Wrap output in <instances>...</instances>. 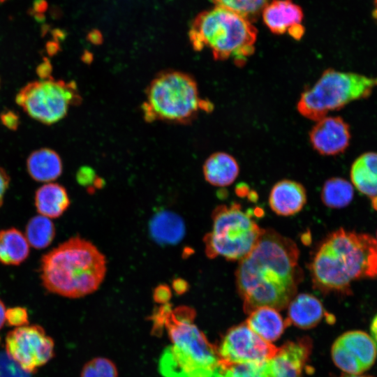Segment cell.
Listing matches in <instances>:
<instances>
[{
	"mask_svg": "<svg viewBox=\"0 0 377 377\" xmlns=\"http://www.w3.org/2000/svg\"><path fill=\"white\" fill-rule=\"evenodd\" d=\"M205 180L214 186L225 187L232 184L239 173L236 159L230 154L218 151L211 154L202 166Z\"/></svg>",
	"mask_w": 377,
	"mask_h": 377,
	"instance_id": "obj_16",
	"label": "cell"
},
{
	"mask_svg": "<svg viewBox=\"0 0 377 377\" xmlns=\"http://www.w3.org/2000/svg\"><path fill=\"white\" fill-rule=\"evenodd\" d=\"M354 195L353 186L341 177H332L325 181L321 191V200L325 205L341 209L348 205Z\"/></svg>",
	"mask_w": 377,
	"mask_h": 377,
	"instance_id": "obj_23",
	"label": "cell"
},
{
	"mask_svg": "<svg viewBox=\"0 0 377 377\" xmlns=\"http://www.w3.org/2000/svg\"><path fill=\"white\" fill-rule=\"evenodd\" d=\"M170 345L158 362L163 377H214L219 367L216 348L193 323L195 311L187 306L164 311Z\"/></svg>",
	"mask_w": 377,
	"mask_h": 377,
	"instance_id": "obj_4",
	"label": "cell"
},
{
	"mask_svg": "<svg viewBox=\"0 0 377 377\" xmlns=\"http://www.w3.org/2000/svg\"><path fill=\"white\" fill-rule=\"evenodd\" d=\"M106 270V259L99 249L91 242L75 236L42 257L40 276L49 292L80 298L98 289Z\"/></svg>",
	"mask_w": 377,
	"mask_h": 377,
	"instance_id": "obj_3",
	"label": "cell"
},
{
	"mask_svg": "<svg viewBox=\"0 0 377 377\" xmlns=\"http://www.w3.org/2000/svg\"><path fill=\"white\" fill-rule=\"evenodd\" d=\"M214 377H268L265 362L260 364L219 365Z\"/></svg>",
	"mask_w": 377,
	"mask_h": 377,
	"instance_id": "obj_26",
	"label": "cell"
},
{
	"mask_svg": "<svg viewBox=\"0 0 377 377\" xmlns=\"http://www.w3.org/2000/svg\"><path fill=\"white\" fill-rule=\"evenodd\" d=\"M7 355L24 372L33 373L54 356V341L37 325L15 327L6 337Z\"/></svg>",
	"mask_w": 377,
	"mask_h": 377,
	"instance_id": "obj_9",
	"label": "cell"
},
{
	"mask_svg": "<svg viewBox=\"0 0 377 377\" xmlns=\"http://www.w3.org/2000/svg\"><path fill=\"white\" fill-rule=\"evenodd\" d=\"M263 19L271 32L281 35L302 24L303 11L292 0H272L263 8Z\"/></svg>",
	"mask_w": 377,
	"mask_h": 377,
	"instance_id": "obj_14",
	"label": "cell"
},
{
	"mask_svg": "<svg viewBox=\"0 0 377 377\" xmlns=\"http://www.w3.org/2000/svg\"><path fill=\"white\" fill-rule=\"evenodd\" d=\"M374 16L377 20V0H374Z\"/></svg>",
	"mask_w": 377,
	"mask_h": 377,
	"instance_id": "obj_38",
	"label": "cell"
},
{
	"mask_svg": "<svg viewBox=\"0 0 377 377\" xmlns=\"http://www.w3.org/2000/svg\"><path fill=\"white\" fill-rule=\"evenodd\" d=\"M371 200H372L371 203H372V206L374 209L377 210V196L374 198H371Z\"/></svg>",
	"mask_w": 377,
	"mask_h": 377,
	"instance_id": "obj_37",
	"label": "cell"
},
{
	"mask_svg": "<svg viewBox=\"0 0 377 377\" xmlns=\"http://www.w3.org/2000/svg\"><path fill=\"white\" fill-rule=\"evenodd\" d=\"M30 245L20 230L10 228L0 230V263L18 265L29 256Z\"/></svg>",
	"mask_w": 377,
	"mask_h": 377,
	"instance_id": "obj_21",
	"label": "cell"
},
{
	"mask_svg": "<svg viewBox=\"0 0 377 377\" xmlns=\"http://www.w3.org/2000/svg\"><path fill=\"white\" fill-rule=\"evenodd\" d=\"M170 293V292L168 287L161 286L156 288L154 297L157 302H164L168 299Z\"/></svg>",
	"mask_w": 377,
	"mask_h": 377,
	"instance_id": "obj_32",
	"label": "cell"
},
{
	"mask_svg": "<svg viewBox=\"0 0 377 377\" xmlns=\"http://www.w3.org/2000/svg\"><path fill=\"white\" fill-rule=\"evenodd\" d=\"M309 137L312 147L318 154L334 156L343 153L348 147L350 127L341 117L327 115L316 121Z\"/></svg>",
	"mask_w": 377,
	"mask_h": 377,
	"instance_id": "obj_12",
	"label": "cell"
},
{
	"mask_svg": "<svg viewBox=\"0 0 377 377\" xmlns=\"http://www.w3.org/2000/svg\"><path fill=\"white\" fill-rule=\"evenodd\" d=\"M6 322L15 327L27 325V310L20 306L7 309L6 312Z\"/></svg>",
	"mask_w": 377,
	"mask_h": 377,
	"instance_id": "obj_28",
	"label": "cell"
},
{
	"mask_svg": "<svg viewBox=\"0 0 377 377\" xmlns=\"http://www.w3.org/2000/svg\"><path fill=\"white\" fill-rule=\"evenodd\" d=\"M55 233V227L51 219L38 214L28 221L24 235L30 246L43 249L52 243Z\"/></svg>",
	"mask_w": 377,
	"mask_h": 377,
	"instance_id": "obj_24",
	"label": "cell"
},
{
	"mask_svg": "<svg viewBox=\"0 0 377 377\" xmlns=\"http://www.w3.org/2000/svg\"><path fill=\"white\" fill-rule=\"evenodd\" d=\"M370 332L371 337L377 343V313L374 316L370 324Z\"/></svg>",
	"mask_w": 377,
	"mask_h": 377,
	"instance_id": "obj_33",
	"label": "cell"
},
{
	"mask_svg": "<svg viewBox=\"0 0 377 377\" xmlns=\"http://www.w3.org/2000/svg\"><path fill=\"white\" fill-rule=\"evenodd\" d=\"M257 32L249 19L216 6L196 16L189 31V38L195 50L207 47L214 59H231L242 66L255 51Z\"/></svg>",
	"mask_w": 377,
	"mask_h": 377,
	"instance_id": "obj_5",
	"label": "cell"
},
{
	"mask_svg": "<svg viewBox=\"0 0 377 377\" xmlns=\"http://www.w3.org/2000/svg\"><path fill=\"white\" fill-rule=\"evenodd\" d=\"M34 202L38 214L50 219L61 216L71 203L66 189L53 182L46 183L37 189Z\"/></svg>",
	"mask_w": 377,
	"mask_h": 377,
	"instance_id": "obj_19",
	"label": "cell"
},
{
	"mask_svg": "<svg viewBox=\"0 0 377 377\" xmlns=\"http://www.w3.org/2000/svg\"><path fill=\"white\" fill-rule=\"evenodd\" d=\"M331 356L334 364L346 374L360 375L374 364L377 345L364 331H348L334 341Z\"/></svg>",
	"mask_w": 377,
	"mask_h": 377,
	"instance_id": "obj_11",
	"label": "cell"
},
{
	"mask_svg": "<svg viewBox=\"0 0 377 377\" xmlns=\"http://www.w3.org/2000/svg\"><path fill=\"white\" fill-rule=\"evenodd\" d=\"M88 36L89 40L95 44H98L101 41V35L98 31L90 32Z\"/></svg>",
	"mask_w": 377,
	"mask_h": 377,
	"instance_id": "obj_35",
	"label": "cell"
},
{
	"mask_svg": "<svg viewBox=\"0 0 377 377\" xmlns=\"http://www.w3.org/2000/svg\"><path fill=\"white\" fill-rule=\"evenodd\" d=\"M30 177L36 182L50 183L62 173L63 165L59 155L49 148H41L30 154L27 160Z\"/></svg>",
	"mask_w": 377,
	"mask_h": 377,
	"instance_id": "obj_17",
	"label": "cell"
},
{
	"mask_svg": "<svg viewBox=\"0 0 377 377\" xmlns=\"http://www.w3.org/2000/svg\"><path fill=\"white\" fill-rule=\"evenodd\" d=\"M0 120L3 126L11 131H16L20 125V118L12 110H5L0 114Z\"/></svg>",
	"mask_w": 377,
	"mask_h": 377,
	"instance_id": "obj_29",
	"label": "cell"
},
{
	"mask_svg": "<svg viewBox=\"0 0 377 377\" xmlns=\"http://www.w3.org/2000/svg\"><path fill=\"white\" fill-rule=\"evenodd\" d=\"M352 184L362 194L374 198L377 196V153L360 155L350 169Z\"/></svg>",
	"mask_w": 377,
	"mask_h": 377,
	"instance_id": "obj_20",
	"label": "cell"
},
{
	"mask_svg": "<svg viewBox=\"0 0 377 377\" xmlns=\"http://www.w3.org/2000/svg\"><path fill=\"white\" fill-rule=\"evenodd\" d=\"M6 308L3 302L0 299V330L3 327L4 323H6Z\"/></svg>",
	"mask_w": 377,
	"mask_h": 377,
	"instance_id": "obj_34",
	"label": "cell"
},
{
	"mask_svg": "<svg viewBox=\"0 0 377 377\" xmlns=\"http://www.w3.org/2000/svg\"><path fill=\"white\" fill-rule=\"evenodd\" d=\"M80 377H119V375L117 367L112 361L98 357L84 364Z\"/></svg>",
	"mask_w": 377,
	"mask_h": 377,
	"instance_id": "obj_27",
	"label": "cell"
},
{
	"mask_svg": "<svg viewBox=\"0 0 377 377\" xmlns=\"http://www.w3.org/2000/svg\"><path fill=\"white\" fill-rule=\"evenodd\" d=\"M10 184V177L6 171L0 167V207L3 205L4 196Z\"/></svg>",
	"mask_w": 377,
	"mask_h": 377,
	"instance_id": "obj_30",
	"label": "cell"
},
{
	"mask_svg": "<svg viewBox=\"0 0 377 377\" xmlns=\"http://www.w3.org/2000/svg\"><path fill=\"white\" fill-rule=\"evenodd\" d=\"M152 237L158 243L174 244L184 237L185 228L183 220L170 212L157 214L150 223Z\"/></svg>",
	"mask_w": 377,
	"mask_h": 377,
	"instance_id": "obj_22",
	"label": "cell"
},
{
	"mask_svg": "<svg viewBox=\"0 0 377 377\" xmlns=\"http://www.w3.org/2000/svg\"><path fill=\"white\" fill-rule=\"evenodd\" d=\"M288 325H293L302 329L316 326L325 316L322 302L309 293L296 295L288 305Z\"/></svg>",
	"mask_w": 377,
	"mask_h": 377,
	"instance_id": "obj_15",
	"label": "cell"
},
{
	"mask_svg": "<svg viewBox=\"0 0 377 377\" xmlns=\"http://www.w3.org/2000/svg\"><path fill=\"white\" fill-rule=\"evenodd\" d=\"M341 377H372V376H368V375H362V374H360V375L345 374V375L341 376Z\"/></svg>",
	"mask_w": 377,
	"mask_h": 377,
	"instance_id": "obj_36",
	"label": "cell"
},
{
	"mask_svg": "<svg viewBox=\"0 0 377 377\" xmlns=\"http://www.w3.org/2000/svg\"><path fill=\"white\" fill-rule=\"evenodd\" d=\"M299 256L291 239L273 229H264L235 272L237 290L246 313L262 306L278 311L288 306L304 277Z\"/></svg>",
	"mask_w": 377,
	"mask_h": 377,
	"instance_id": "obj_1",
	"label": "cell"
},
{
	"mask_svg": "<svg viewBox=\"0 0 377 377\" xmlns=\"http://www.w3.org/2000/svg\"><path fill=\"white\" fill-rule=\"evenodd\" d=\"M376 240H377V232H376Z\"/></svg>",
	"mask_w": 377,
	"mask_h": 377,
	"instance_id": "obj_39",
	"label": "cell"
},
{
	"mask_svg": "<svg viewBox=\"0 0 377 377\" xmlns=\"http://www.w3.org/2000/svg\"><path fill=\"white\" fill-rule=\"evenodd\" d=\"M73 81L52 77L27 83L17 93L16 103L32 119L44 124H53L66 117L71 106L81 102Z\"/></svg>",
	"mask_w": 377,
	"mask_h": 377,
	"instance_id": "obj_8",
	"label": "cell"
},
{
	"mask_svg": "<svg viewBox=\"0 0 377 377\" xmlns=\"http://www.w3.org/2000/svg\"><path fill=\"white\" fill-rule=\"evenodd\" d=\"M211 103L200 98L195 79L179 71L161 72L145 92L142 110L146 121L189 124L201 110H211Z\"/></svg>",
	"mask_w": 377,
	"mask_h": 377,
	"instance_id": "obj_6",
	"label": "cell"
},
{
	"mask_svg": "<svg viewBox=\"0 0 377 377\" xmlns=\"http://www.w3.org/2000/svg\"><path fill=\"white\" fill-rule=\"evenodd\" d=\"M246 323L257 335L269 343L278 339L288 325L278 310L268 306L252 311Z\"/></svg>",
	"mask_w": 377,
	"mask_h": 377,
	"instance_id": "obj_18",
	"label": "cell"
},
{
	"mask_svg": "<svg viewBox=\"0 0 377 377\" xmlns=\"http://www.w3.org/2000/svg\"><path fill=\"white\" fill-rule=\"evenodd\" d=\"M278 348L257 335L242 323L230 329L217 348L222 366L260 364L273 358Z\"/></svg>",
	"mask_w": 377,
	"mask_h": 377,
	"instance_id": "obj_10",
	"label": "cell"
},
{
	"mask_svg": "<svg viewBox=\"0 0 377 377\" xmlns=\"http://www.w3.org/2000/svg\"><path fill=\"white\" fill-rule=\"evenodd\" d=\"M212 218V230L203 238L209 258L221 256L229 261H240L251 251L264 230L236 202L217 206Z\"/></svg>",
	"mask_w": 377,
	"mask_h": 377,
	"instance_id": "obj_7",
	"label": "cell"
},
{
	"mask_svg": "<svg viewBox=\"0 0 377 377\" xmlns=\"http://www.w3.org/2000/svg\"><path fill=\"white\" fill-rule=\"evenodd\" d=\"M309 269L313 288L323 294L349 295L352 282L377 279V240L339 228L319 244Z\"/></svg>",
	"mask_w": 377,
	"mask_h": 377,
	"instance_id": "obj_2",
	"label": "cell"
},
{
	"mask_svg": "<svg viewBox=\"0 0 377 377\" xmlns=\"http://www.w3.org/2000/svg\"><path fill=\"white\" fill-rule=\"evenodd\" d=\"M216 6L235 12L248 19L255 17L268 3V0H212Z\"/></svg>",
	"mask_w": 377,
	"mask_h": 377,
	"instance_id": "obj_25",
	"label": "cell"
},
{
	"mask_svg": "<svg viewBox=\"0 0 377 377\" xmlns=\"http://www.w3.org/2000/svg\"><path fill=\"white\" fill-rule=\"evenodd\" d=\"M306 199V191L302 184L290 179H283L272 188L268 202L276 214L290 216L303 209Z\"/></svg>",
	"mask_w": 377,
	"mask_h": 377,
	"instance_id": "obj_13",
	"label": "cell"
},
{
	"mask_svg": "<svg viewBox=\"0 0 377 377\" xmlns=\"http://www.w3.org/2000/svg\"><path fill=\"white\" fill-rule=\"evenodd\" d=\"M52 70L50 61L45 58L43 59V61L38 66L36 73L40 80H45L52 77Z\"/></svg>",
	"mask_w": 377,
	"mask_h": 377,
	"instance_id": "obj_31",
	"label": "cell"
}]
</instances>
